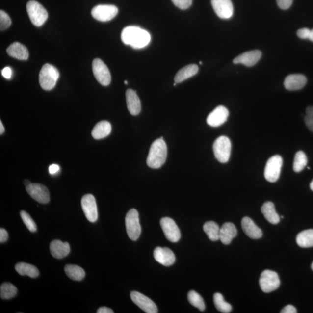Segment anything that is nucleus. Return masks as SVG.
<instances>
[{"label":"nucleus","instance_id":"obj_1","mask_svg":"<svg viewBox=\"0 0 313 313\" xmlns=\"http://www.w3.org/2000/svg\"><path fill=\"white\" fill-rule=\"evenodd\" d=\"M121 40L133 49H140L148 46L151 36L148 31L137 26H128L121 33Z\"/></svg>","mask_w":313,"mask_h":313},{"label":"nucleus","instance_id":"obj_2","mask_svg":"<svg viewBox=\"0 0 313 313\" xmlns=\"http://www.w3.org/2000/svg\"><path fill=\"white\" fill-rule=\"evenodd\" d=\"M167 156V145L163 138H159L152 143L147 158V164L151 168H159L164 164Z\"/></svg>","mask_w":313,"mask_h":313},{"label":"nucleus","instance_id":"obj_3","mask_svg":"<svg viewBox=\"0 0 313 313\" xmlns=\"http://www.w3.org/2000/svg\"><path fill=\"white\" fill-rule=\"evenodd\" d=\"M59 78V73L55 66L49 63L45 64L39 74L41 87L44 90L50 91L55 87Z\"/></svg>","mask_w":313,"mask_h":313},{"label":"nucleus","instance_id":"obj_4","mask_svg":"<svg viewBox=\"0 0 313 313\" xmlns=\"http://www.w3.org/2000/svg\"><path fill=\"white\" fill-rule=\"evenodd\" d=\"M27 11L30 21L34 26L40 27L47 20L49 14L44 6L36 1H28Z\"/></svg>","mask_w":313,"mask_h":313},{"label":"nucleus","instance_id":"obj_5","mask_svg":"<svg viewBox=\"0 0 313 313\" xmlns=\"http://www.w3.org/2000/svg\"><path fill=\"white\" fill-rule=\"evenodd\" d=\"M232 143L228 137L222 136L216 139L213 145L214 155L221 163L229 161L231 155Z\"/></svg>","mask_w":313,"mask_h":313},{"label":"nucleus","instance_id":"obj_6","mask_svg":"<svg viewBox=\"0 0 313 313\" xmlns=\"http://www.w3.org/2000/svg\"><path fill=\"white\" fill-rule=\"evenodd\" d=\"M126 226L129 238L132 241H136L141 234L142 228L140 225L139 213L135 209H131L127 213Z\"/></svg>","mask_w":313,"mask_h":313},{"label":"nucleus","instance_id":"obj_7","mask_svg":"<svg viewBox=\"0 0 313 313\" xmlns=\"http://www.w3.org/2000/svg\"><path fill=\"white\" fill-rule=\"evenodd\" d=\"M283 165V158L279 155L271 156L264 169V177L267 181L275 182L280 177Z\"/></svg>","mask_w":313,"mask_h":313},{"label":"nucleus","instance_id":"obj_8","mask_svg":"<svg viewBox=\"0 0 313 313\" xmlns=\"http://www.w3.org/2000/svg\"><path fill=\"white\" fill-rule=\"evenodd\" d=\"M260 285L261 288L265 293H270L279 288L280 280L275 271L270 270H264L261 273Z\"/></svg>","mask_w":313,"mask_h":313},{"label":"nucleus","instance_id":"obj_9","mask_svg":"<svg viewBox=\"0 0 313 313\" xmlns=\"http://www.w3.org/2000/svg\"><path fill=\"white\" fill-rule=\"evenodd\" d=\"M119 12L117 6L113 5H99L92 9L91 14L97 20L107 22L112 20Z\"/></svg>","mask_w":313,"mask_h":313},{"label":"nucleus","instance_id":"obj_10","mask_svg":"<svg viewBox=\"0 0 313 313\" xmlns=\"http://www.w3.org/2000/svg\"><path fill=\"white\" fill-rule=\"evenodd\" d=\"M92 71L95 78L100 84L107 86L110 84L111 75L107 66L100 59H95L92 62Z\"/></svg>","mask_w":313,"mask_h":313},{"label":"nucleus","instance_id":"obj_11","mask_svg":"<svg viewBox=\"0 0 313 313\" xmlns=\"http://www.w3.org/2000/svg\"><path fill=\"white\" fill-rule=\"evenodd\" d=\"M81 206L86 218L89 221L92 223L97 221L98 218V209L93 195L88 194L83 196Z\"/></svg>","mask_w":313,"mask_h":313},{"label":"nucleus","instance_id":"obj_12","mask_svg":"<svg viewBox=\"0 0 313 313\" xmlns=\"http://www.w3.org/2000/svg\"><path fill=\"white\" fill-rule=\"evenodd\" d=\"M160 225L165 237L172 242H177L181 238V232L174 220L168 217L160 220Z\"/></svg>","mask_w":313,"mask_h":313},{"label":"nucleus","instance_id":"obj_13","mask_svg":"<svg viewBox=\"0 0 313 313\" xmlns=\"http://www.w3.org/2000/svg\"><path fill=\"white\" fill-rule=\"evenodd\" d=\"M26 190L33 199L41 204H47L50 201V193L48 188L39 183H31Z\"/></svg>","mask_w":313,"mask_h":313},{"label":"nucleus","instance_id":"obj_14","mask_svg":"<svg viewBox=\"0 0 313 313\" xmlns=\"http://www.w3.org/2000/svg\"><path fill=\"white\" fill-rule=\"evenodd\" d=\"M130 298L134 303L147 313H158L156 305L148 297L140 292L133 291L130 293Z\"/></svg>","mask_w":313,"mask_h":313},{"label":"nucleus","instance_id":"obj_15","mask_svg":"<svg viewBox=\"0 0 313 313\" xmlns=\"http://www.w3.org/2000/svg\"><path fill=\"white\" fill-rule=\"evenodd\" d=\"M229 115V111L225 107L219 106L209 115L207 119V123L212 127H219L228 120Z\"/></svg>","mask_w":313,"mask_h":313},{"label":"nucleus","instance_id":"obj_16","mask_svg":"<svg viewBox=\"0 0 313 313\" xmlns=\"http://www.w3.org/2000/svg\"><path fill=\"white\" fill-rule=\"evenodd\" d=\"M213 9L221 19H229L233 14V6L231 0H211Z\"/></svg>","mask_w":313,"mask_h":313},{"label":"nucleus","instance_id":"obj_17","mask_svg":"<svg viewBox=\"0 0 313 313\" xmlns=\"http://www.w3.org/2000/svg\"><path fill=\"white\" fill-rule=\"evenodd\" d=\"M261 57V52L259 50L248 51L241 54L233 60L235 64H242L247 67L253 66L258 63Z\"/></svg>","mask_w":313,"mask_h":313},{"label":"nucleus","instance_id":"obj_18","mask_svg":"<svg viewBox=\"0 0 313 313\" xmlns=\"http://www.w3.org/2000/svg\"><path fill=\"white\" fill-rule=\"evenodd\" d=\"M155 260L165 266H171L175 261L174 252L168 248L156 247L154 251Z\"/></svg>","mask_w":313,"mask_h":313},{"label":"nucleus","instance_id":"obj_19","mask_svg":"<svg viewBox=\"0 0 313 313\" xmlns=\"http://www.w3.org/2000/svg\"><path fill=\"white\" fill-rule=\"evenodd\" d=\"M307 83V78L301 74L290 75L284 81V87L288 91H298L302 89Z\"/></svg>","mask_w":313,"mask_h":313},{"label":"nucleus","instance_id":"obj_20","mask_svg":"<svg viewBox=\"0 0 313 313\" xmlns=\"http://www.w3.org/2000/svg\"><path fill=\"white\" fill-rule=\"evenodd\" d=\"M241 226L244 233L249 237L257 239L262 237L263 233L261 230L248 217H244L242 219Z\"/></svg>","mask_w":313,"mask_h":313},{"label":"nucleus","instance_id":"obj_21","mask_svg":"<svg viewBox=\"0 0 313 313\" xmlns=\"http://www.w3.org/2000/svg\"><path fill=\"white\" fill-rule=\"evenodd\" d=\"M237 235V230L233 223L227 222L220 228L219 240L223 244L229 245Z\"/></svg>","mask_w":313,"mask_h":313},{"label":"nucleus","instance_id":"obj_22","mask_svg":"<svg viewBox=\"0 0 313 313\" xmlns=\"http://www.w3.org/2000/svg\"><path fill=\"white\" fill-rule=\"evenodd\" d=\"M50 251L53 257L60 260L68 256L70 253V245L67 242H63L56 239L51 242Z\"/></svg>","mask_w":313,"mask_h":313},{"label":"nucleus","instance_id":"obj_23","mask_svg":"<svg viewBox=\"0 0 313 313\" xmlns=\"http://www.w3.org/2000/svg\"><path fill=\"white\" fill-rule=\"evenodd\" d=\"M126 101L130 113L133 116L138 115L141 111V103L135 91L128 89L126 92Z\"/></svg>","mask_w":313,"mask_h":313},{"label":"nucleus","instance_id":"obj_24","mask_svg":"<svg viewBox=\"0 0 313 313\" xmlns=\"http://www.w3.org/2000/svg\"><path fill=\"white\" fill-rule=\"evenodd\" d=\"M6 52L9 56L18 60H27L29 56L27 48L18 42L11 44L6 49Z\"/></svg>","mask_w":313,"mask_h":313},{"label":"nucleus","instance_id":"obj_25","mask_svg":"<svg viewBox=\"0 0 313 313\" xmlns=\"http://www.w3.org/2000/svg\"><path fill=\"white\" fill-rule=\"evenodd\" d=\"M261 211L264 218L271 224L276 225L280 222V216L277 213L273 203L270 201L265 203L261 208Z\"/></svg>","mask_w":313,"mask_h":313},{"label":"nucleus","instance_id":"obj_26","mask_svg":"<svg viewBox=\"0 0 313 313\" xmlns=\"http://www.w3.org/2000/svg\"><path fill=\"white\" fill-rule=\"evenodd\" d=\"M198 72H199V67L195 64L185 66L179 70L176 75L174 78L175 82L178 84V83L186 80V79L191 78V77L196 75Z\"/></svg>","mask_w":313,"mask_h":313},{"label":"nucleus","instance_id":"obj_27","mask_svg":"<svg viewBox=\"0 0 313 313\" xmlns=\"http://www.w3.org/2000/svg\"><path fill=\"white\" fill-rule=\"evenodd\" d=\"M111 131L110 123L107 121H102L96 124L92 130V136L95 139H101L109 135Z\"/></svg>","mask_w":313,"mask_h":313},{"label":"nucleus","instance_id":"obj_28","mask_svg":"<svg viewBox=\"0 0 313 313\" xmlns=\"http://www.w3.org/2000/svg\"><path fill=\"white\" fill-rule=\"evenodd\" d=\"M15 270L21 276H28L36 278L39 276V270L33 265L26 263H18L16 264Z\"/></svg>","mask_w":313,"mask_h":313},{"label":"nucleus","instance_id":"obj_29","mask_svg":"<svg viewBox=\"0 0 313 313\" xmlns=\"http://www.w3.org/2000/svg\"><path fill=\"white\" fill-rule=\"evenodd\" d=\"M297 244L302 248L313 247V229L306 230L299 233L296 237Z\"/></svg>","mask_w":313,"mask_h":313},{"label":"nucleus","instance_id":"obj_30","mask_svg":"<svg viewBox=\"0 0 313 313\" xmlns=\"http://www.w3.org/2000/svg\"><path fill=\"white\" fill-rule=\"evenodd\" d=\"M66 275L70 279L75 281H81L85 276V272L81 267L74 264H68L65 267Z\"/></svg>","mask_w":313,"mask_h":313},{"label":"nucleus","instance_id":"obj_31","mask_svg":"<svg viewBox=\"0 0 313 313\" xmlns=\"http://www.w3.org/2000/svg\"><path fill=\"white\" fill-rule=\"evenodd\" d=\"M203 229L210 240L212 241L219 240L220 228L216 223L213 221L207 222L204 224Z\"/></svg>","mask_w":313,"mask_h":313},{"label":"nucleus","instance_id":"obj_32","mask_svg":"<svg viewBox=\"0 0 313 313\" xmlns=\"http://www.w3.org/2000/svg\"><path fill=\"white\" fill-rule=\"evenodd\" d=\"M17 288L10 283H4L0 287V296L2 299H9L17 295Z\"/></svg>","mask_w":313,"mask_h":313},{"label":"nucleus","instance_id":"obj_33","mask_svg":"<svg viewBox=\"0 0 313 313\" xmlns=\"http://www.w3.org/2000/svg\"><path fill=\"white\" fill-rule=\"evenodd\" d=\"M213 301L217 310L223 313L231 312L232 307L231 304L226 302L223 296L219 293H216L213 296Z\"/></svg>","mask_w":313,"mask_h":313},{"label":"nucleus","instance_id":"obj_34","mask_svg":"<svg viewBox=\"0 0 313 313\" xmlns=\"http://www.w3.org/2000/svg\"><path fill=\"white\" fill-rule=\"evenodd\" d=\"M307 164L308 158L305 153L302 151L297 152L293 161V170L296 172H301Z\"/></svg>","mask_w":313,"mask_h":313},{"label":"nucleus","instance_id":"obj_35","mask_svg":"<svg viewBox=\"0 0 313 313\" xmlns=\"http://www.w3.org/2000/svg\"><path fill=\"white\" fill-rule=\"evenodd\" d=\"M188 301L191 305L199 309L200 311H204L206 309L204 300L199 293L194 290H191L188 293Z\"/></svg>","mask_w":313,"mask_h":313},{"label":"nucleus","instance_id":"obj_36","mask_svg":"<svg viewBox=\"0 0 313 313\" xmlns=\"http://www.w3.org/2000/svg\"><path fill=\"white\" fill-rule=\"evenodd\" d=\"M21 218L26 226L31 232H36L37 231V225L33 219L27 212L25 210H22L20 212Z\"/></svg>","mask_w":313,"mask_h":313},{"label":"nucleus","instance_id":"obj_37","mask_svg":"<svg viewBox=\"0 0 313 313\" xmlns=\"http://www.w3.org/2000/svg\"><path fill=\"white\" fill-rule=\"evenodd\" d=\"M11 24V19L9 15L4 11H0V30L3 31L7 29Z\"/></svg>","mask_w":313,"mask_h":313},{"label":"nucleus","instance_id":"obj_38","mask_svg":"<svg viewBox=\"0 0 313 313\" xmlns=\"http://www.w3.org/2000/svg\"><path fill=\"white\" fill-rule=\"evenodd\" d=\"M172 1L178 8L187 9L192 4L193 0H172Z\"/></svg>","mask_w":313,"mask_h":313},{"label":"nucleus","instance_id":"obj_39","mask_svg":"<svg viewBox=\"0 0 313 313\" xmlns=\"http://www.w3.org/2000/svg\"><path fill=\"white\" fill-rule=\"evenodd\" d=\"M292 2L293 0H277L278 6L284 10L289 8L292 4Z\"/></svg>","mask_w":313,"mask_h":313},{"label":"nucleus","instance_id":"obj_40","mask_svg":"<svg viewBox=\"0 0 313 313\" xmlns=\"http://www.w3.org/2000/svg\"><path fill=\"white\" fill-rule=\"evenodd\" d=\"M310 32H311V30L309 29V28H303L297 32V35H298L299 38H301V39H309Z\"/></svg>","mask_w":313,"mask_h":313},{"label":"nucleus","instance_id":"obj_41","mask_svg":"<svg viewBox=\"0 0 313 313\" xmlns=\"http://www.w3.org/2000/svg\"><path fill=\"white\" fill-rule=\"evenodd\" d=\"M8 238V235L7 231L4 229H0V242H1V243H4V242L7 241Z\"/></svg>","mask_w":313,"mask_h":313},{"label":"nucleus","instance_id":"obj_42","mask_svg":"<svg viewBox=\"0 0 313 313\" xmlns=\"http://www.w3.org/2000/svg\"><path fill=\"white\" fill-rule=\"evenodd\" d=\"M1 74L6 79H10L12 75V69L9 67H5L2 70Z\"/></svg>","mask_w":313,"mask_h":313},{"label":"nucleus","instance_id":"obj_43","mask_svg":"<svg viewBox=\"0 0 313 313\" xmlns=\"http://www.w3.org/2000/svg\"><path fill=\"white\" fill-rule=\"evenodd\" d=\"M305 122L311 131L313 132V117L306 116L305 117Z\"/></svg>","mask_w":313,"mask_h":313},{"label":"nucleus","instance_id":"obj_44","mask_svg":"<svg viewBox=\"0 0 313 313\" xmlns=\"http://www.w3.org/2000/svg\"><path fill=\"white\" fill-rule=\"evenodd\" d=\"M282 313H296V309L292 305H287L284 308L282 311Z\"/></svg>","mask_w":313,"mask_h":313},{"label":"nucleus","instance_id":"obj_45","mask_svg":"<svg viewBox=\"0 0 313 313\" xmlns=\"http://www.w3.org/2000/svg\"><path fill=\"white\" fill-rule=\"evenodd\" d=\"M49 169L50 174H55L59 171V166L56 164L51 165Z\"/></svg>","mask_w":313,"mask_h":313},{"label":"nucleus","instance_id":"obj_46","mask_svg":"<svg viewBox=\"0 0 313 313\" xmlns=\"http://www.w3.org/2000/svg\"><path fill=\"white\" fill-rule=\"evenodd\" d=\"M114 312L110 308L102 307L98 310L97 313H113Z\"/></svg>","mask_w":313,"mask_h":313},{"label":"nucleus","instance_id":"obj_47","mask_svg":"<svg viewBox=\"0 0 313 313\" xmlns=\"http://www.w3.org/2000/svg\"><path fill=\"white\" fill-rule=\"evenodd\" d=\"M306 116L313 117V106H309L306 108Z\"/></svg>","mask_w":313,"mask_h":313},{"label":"nucleus","instance_id":"obj_48","mask_svg":"<svg viewBox=\"0 0 313 313\" xmlns=\"http://www.w3.org/2000/svg\"><path fill=\"white\" fill-rule=\"evenodd\" d=\"M5 131V129L4 126L2 123V121H0V134L2 135V134L4 133Z\"/></svg>","mask_w":313,"mask_h":313},{"label":"nucleus","instance_id":"obj_49","mask_svg":"<svg viewBox=\"0 0 313 313\" xmlns=\"http://www.w3.org/2000/svg\"><path fill=\"white\" fill-rule=\"evenodd\" d=\"M309 40L313 42V29L311 30V32H310Z\"/></svg>","mask_w":313,"mask_h":313},{"label":"nucleus","instance_id":"obj_50","mask_svg":"<svg viewBox=\"0 0 313 313\" xmlns=\"http://www.w3.org/2000/svg\"><path fill=\"white\" fill-rule=\"evenodd\" d=\"M24 184L26 187L29 186L30 184H31V182L28 180H25L24 182Z\"/></svg>","mask_w":313,"mask_h":313},{"label":"nucleus","instance_id":"obj_51","mask_svg":"<svg viewBox=\"0 0 313 313\" xmlns=\"http://www.w3.org/2000/svg\"><path fill=\"white\" fill-rule=\"evenodd\" d=\"M310 187H311V190L313 191V180L312 181L311 184H310Z\"/></svg>","mask_w":313,"mask_h":313},{"label":"nucleus","instance_id":"obj_52","mask_svg":"<svg viewBox=\"0 0 313 313\" xmlns=\"http://www.w3.org/2000/svg\"><path fill=\"white\" fill-rule=\"evenodd\" d=\"M312 269L313 270V263L312 264Z\"/></svg>","mask_w":313,"mask_h":313},{"label":"nucleus","instance_id":"obj_53","mask_svg":"<svg viewBox=\"0 0 313 313\" xmlns=\"http://www.w3.org/2000/svg\"><path fill=\"white\" fill-rule=\"evenodd\" d=\"M124 83H125V84H128V82L127 81H124Z\"/></svg>","mask_w":313,"mask_h":313},{"label":"nucleus","instance_id":"obj_54","mask_svg":"<svg viewBox=\"0 0 313 313\" xmlns=\"http://www.w3.org/2000/svg\"><path fill=\"white\" fill-rule=\"evenodd\" d=\"M200 65H201V64H202V62H200Z\"/></svg>","mask_w":313,"mask_h":313}]
</instances>
